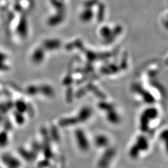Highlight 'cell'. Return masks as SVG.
I'll return each instance as SVG.
<instances>
[{
    "label": "cell",
    "instance_id": "obj_1",
    "mask_svg": "<svg viewBox=\"0 0 168 168\" xmlns=\"http://www.w3.org/2000/svg\"><path fill=\"white\" fill-rule=\"evenodd\" d=\"M75 138L80 149L83 151L88 150L89 148V144L84 132L80 130H77L75 132Z\"/></svg>",
    "mask_w": 168,
    "mask_h": 168
},
{
    "label": "cell",
    "instance_id": "obj_7",
    "mask_svg": "<svg viewBox=\"0 0 168 168\" xmlns=\"http://www.w3.org/2000/svg\"><path fill=\"white\" fill-rule=\"evenodd\" d=\"M140 153H141L140 150H139V148L137 147V146L136 145H134L132 147V148L130 149V155L131 157L134 158V159L138 158Z\"/></svg>",
    "mask_w": 168,
    "mask_h": 168
},
{
    "label": "cell",
    "instance_id": "obj_3",
    "mask_svg": "<svg viewBox=\"0 0 168 168\" xmlns=\"http://www.w3.org/2000/svg\"><path fill=\"white\" fill-rule=\"evenodd\" d=\"M135 145L139 148L140 151H145L148 150L149 148L148 141L144 136H140L137 138Z\"/></svg>",
    "mask_w": 168,
    "mask_h": 168
},
{
    "label": "cell",
    "instance_id": "obj_8",
    "mask_svg": "<svg viewBox=\"0 0 168 168\" xmlns=\"http://www.w3.org/2000/svg\"><path fill=\"white\" fill-rule=\"evenodd\" d=\"M108 118L110 122H111L112 123H117L118 121V115L117 114H116V113L115 112H111V113L110 114L109 117L108 116Z\"/></svg>",
    "mask_w": 168,
    "mask_h": 168
},
{
    "label": "cell",
    "instance_id": "obj_5",
    "mask_svg": "<svg viewBox=\"0 0 168 168\" xmlns=\"http://www.w3.org/2000/svg\"><path fill=\"white\" fill-rule=\"evenodd\" d=\"M95 144L97 146L103 148L108 144V139L105 135H98L95 138Z\"/></svg>",
    "mask_w": 168,
    "mask_h": 168
},
{
    "label": "cell",
    "instance_id": "obj_6",
    "mask_svg": "<svg viewBox=\"0 0 168 168\" xmlns=\"http://www.w3.org/2000/svg\"><path fill=\"white\" fill-rule=\"evenodd\" d=\"M91 112V110L88 108H83L79 113V115L78 116V121L84 122L87 120L90 117Z\"/></svg>",
    "mask_w": 168,
    "mask_h": 168
},
{
    "label": "cell",
    "instance_id": "obj_4",
    "mask_svg": "<svg viewBox=\"0 0 168 168\" xmlns=\"http://www.w3.org/2000/svg\"><path fill=\"white\" fill-rule=\"evenodd\" d=\"M143 114L151 121L157 117L158 112V110L155 108H149L145 110Z\"/></svg>",
    "mask_w": 168,
    "mask_h": 168
},
{
    "label": "cell",
    "instance_id": "obj_2",
    "mask_svg": "<svg viewBox=\"0 0 168 168\" xmlns=\"http://www.w3.org/2000/svg\"><path fill=\"white\" fill-rule=\"evenodd\" d=\"M114 155V151L112 150H108L103 155L102 159L100 161V166L101 168H106L108 165L110 163Z\"/></svg>",
    "mask_w": 168,
    "mask_h": 168
}]
</instances>
